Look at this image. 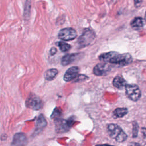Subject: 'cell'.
<instances>
[{"instance_id":"cell-16","label":"cell","mask_w":146,"mask_h":146,"mask_svg":"<svg viewBox=\"0 0 146 146\" xmlns=\"http://www.w3.org/2000/svg\"><path fill=\"white\" fill-rule=\"evenodd\" d=\"M128 113V110L127 108L121 107L117 108L113 112V115L115 118H121L126 115Z\"/></svg>"},{"instance_id":"cell-22","label":"cell","mask_w":146,"mask_h":146,"mask_svg":"<svg viewBox=\"0 0 146 146\" xmlns=\"http://www.w3.org/2000/svg\"><path fill=\"white\" fill-rule=\"evenodd\" d=\"M56 51H57V49H56V48H55V47H52V48H51L50 51L51 55H55V54H56Z\"/></svg>"},{"instance_id":"cell-6","label":"cell","mask_w":146,"mask_h":146,"mask_svg":"<svg viewBox=\"0 0 146 146\" xmlns=\"http://www.w3.org/2000/svg\"><path fill=\"white\" fill-rule=\"evenodd\" d=\"M125 87L126 94L131 100L136 102L140 99L141 96V91L136 84H126Z\"/></svg>"},{"instance_id":"cell-10","label":"cell","mask_w":146,"mask_h":146,"mask_svg":"<svg viewBox=\"0 0 146 146\" xmlns=\"http://www.w3.org/2000/svg\"><path fill=\"white\" fill-rule=\"evenodd\" d=\"M47 121L43 114H40L37 118L36 121V126L34 131V135H37L38 133L41 132L44 128L47 126Z\"/></svg>"},{"instance_id":"cell-26","label":"cell","mask_w":146,"mask_h":146,"mask_svg":"<svg viewBox=\"0 0 146 146\" xmlns=\"http://www.w3.org/2000/svg\"><path fill=\"white\" fill-rule=\"evenodd\" d=\"M145 146H146V145H145Z\"/></svg>"},{"instance_id":"cell-2","label":"cell","mask_w":146,"mask_h":146,"mask_svg":"<svg viewBox=\"0 0 146 146\" xmlns=\"http://www.w3.org/2000/svg\"><path fill=\"white\" fill-rule=\"evenodd\" d=\"M108 135L117 142L121 143L127 139V135L121 128L116 124H109L107 125Z\"/></svg>"},{"instance_id":"cell-13","label":"cell","mask_w":146,"mask_h":146,"mask_svg":"<svg viewBox=\"0 0 146 146\" xmlns=\"http://www.w3.org/2000/svg\"><path fill=\"white\" fill-rule=\"evenodd\" d=\"M130 25L131 27L135 30H139L141 29L144 26V21L141 17H135L131 22Z\"/></svg>"},{"instance_id":"cell-19","label":"cell","mask_w":146,"mask_h":146,"mask_svg":"<svg viewBox=\"0 0 146 146\" xmlns=\"http://www.w3.org/2000/svg\"><path fill=\"white\" fill-rule=\"evenodd\" d=\"M62 116V110L60 108H55L53 112L52 113L51 115V118L53 119L54 120L58 119L60 118V116Z\"/></svg>"},{"instance_id":"cell-5","label":"cell","mask_w":146,"mask_h":146,"mask_svg":"<svg viewBox=\"0 0 146 146\" xmlns=\"http://www.w3.org/2000/svg\"><path fill=\"white\" fill-rule=\"evenodd\" d=\"M25 104L27 108L33 110H39L43 106L41 99L34 94H31L27 98Z\"/></svg>"},{"instance_id":"cell-9","label":"cell","mask_w":146,"mask_h":146,"mask_svg":"<svg viewBox=\"0 0 146 146\" xmlns=\"http://www.w3.org/2000/svg\"><path fill=\"white\" fill-rule=\"evenodd\" d=\"M27 144V139L26 135L22 132L15 133L13 138L11 146H26Z\"/></svg>"},{"instance_id":"cell-8","label":"cell","mask_w":146,"mask_h":146,"mask_svg":"<svg viewBox=\"0 0 146 146\" xmlns=\"http://www.w3.org/2000/svg\"><path fill=\"white\" fill-rule=\"evenodd\" d=\"M111 69V66L107 63L102 62L97 64L93 68V72L96 76L106 75Z\"/></svg>"},{"instance_id":"cell-18","label":"cell","mask_w":146,"mask_h":146,"mask_svg":"<svg viewBox=\"0 0 146 146\" xmlns=\"http://www.w3.org/2000/svg\"><path fill=\"white\" fill-rule=\"evenodd\" d=\"M56 44L59 47L60 51H62V52H66L68 51L71 48L70 44L63 42H59L57 43Z\"/></svg>"},{"instance_id":"cell-11","label":"cell","mask_w":146,"mask_h":146,"mask_svg":"<svg viewBox=\"0 0 146 146\" xmlns=\"http://www.w3.org/2000/svg\"><path fill=\"white\" fill-rule=\"evenodd\" d=\"M79 68L76 66H74L69 68L64 75L63 79L66 82H70L75 79L78 76Z\"/></svg>"},{"instance_id":"cell-4","label":"cell","mask_w":146,"mask_h":146,"mask_svg":"<svg viewBox=\"0 0 146 146\" xmlns=\"http://www.w3.org/2000/svg\"><path fill=\"white\" fill-rule=\"evenodd\" d=\"M54 123L56 132L61 133L68 132L70 128L73 125L74 121L71 117L69 118L68 120L59 118L55 120Z\"/></svg>"},{"instance_id":"cell-17","label":"cell","mask_w":146,"mask_h":146,"mask_svg":"<svg viewBox=\"0 0 146 146\" xmlns=\"http://www.w3.org/2000/svg\"><path fill=\"white\" fill-rule=\"evenodd\" d=\"M31 0H26L24 7V11H23V17L25 19H27L30 17V10H31Z\"/></svg>"},{"instance_id":"cell-23","label":"cell","mask_w":146,"mask_h":146,"mask_svg":"<svg viewBox=\"0 0 146 146\" xmlns=\"http://www.w3.org/2000/svg\"><path fill=\"white\" fill-rule=\"evenodd\" d=\"M128 146H141L139 143L136 142H131L128 144Z\"/></svg>"},{"instance_id":"cell-25","label":"cell","mask_w":146,"mask_h":146,"mask_svg":"<svg viewBox=\"0 0 146 146\" xmlns=\"http://www.w3.org/2000/svg\"><path fill=\"white\" fill-rule=\"evenodd\" d=\"M145 22H146V12H145Z\"/></svg>"},{"instance_id":"cell-12","label":"cell","mask_w":146,"mask_h":146,"mask_svg":"<svg viewBox=\"0 0 146 146\" xmlns=\"http://www.w3.org/2000/svg\"><path fill=\"white\" fill-rule=\"evenodd\" d=\"M80 54L79 53L75 54H67L64 55L61 59V64L62 66H67L72 63L75 60H76L78 58H79Z\"/></svg>"},{"instance_id":"cell-21","label":"cell","mask_w":146,"mask_h":146,"mask_svg":"<svg viewBox=\"0 0 146 146\" xmlns=\"http://www.w3.org/2000/svg\"><path fill=\"white\" fill-rule=\"evenodd\" d=\"M142 2H143V0H134L135 6L137 8L139 7L141 5Z\"/></svg>"},{"instance_id":"cell-7","label":"cell","mask_w":146,"mask_h":146,"mask_svg":"<svg viewBox=\"0 0 146 146\" xmlns=\"http://www.w3.org/2000/svg\"><path fill=\"white\" fill-rule=\"evenodd\" d=\"M77 33L76 30L71 27L64 28L59 31L58 33V38L63 40H71L76 38Z\"/></svg>"},{"instance_id":"cell-1","label":"cell","mask_w":146,"mask_h":146,"mask_svg":"<svg viewBox=\"0 0 146 146\" xmlns=\"http://www.w3.org/2000/svg\"><path fill=\"white\" fill-rule=\"evenodd\" d=\"M99 59L104 63H110L119 66H124L130 64L132 61V56L128 54H119L116 52H108L99 56Z\"/></svg>"},{"instance_id":"cell-24","label":"cell","mask_w":146,"mask_h":146,"mask_svg":"<svg viewBox=\"0 0 146 146\" xmlns=\"http://www.w3.org/2000/svg\"><path fill=\"white\" fill-rule=\"evenodd\" d=\"M96 146H113V145H110V144H98V145H96Z\"/></svg>"},{"instance_id":"cell-14","label":"cell","mask_w":146,"mask_h":146,"mask_svg":"<svg viewBox=\"0 0 146 146\" xmlns=\"http://www.w3.org/2000/svg\"><path fill=\"white\" fill-rule=\"evenodd\" d=\"M126 82L121 76H116L113 80V85L118 89H121L126 86Z\"/></svg>"},{"instance_id":"cell-3","label":"cell","mask_w":146,"mask_h":146,"mask_svg":"<svg viewBox=\"0 0 146 146\" xmlns=\"http://www.w3.org/2000/svg\"><path fill=\"white\" fill-rule=\"evenodd\" d=\"M95 38V32L89 29H86L79 37L77 43L79 48L85 47L90 44Z\"/></svg>"},{"instance_id":"cell-20","label":"cell","mask_w":146,"mask_h":146,"mask_svg":"<svg viewBox=\"0 0 146 146\" xmlns=\"http://www.w3.org/2000/svg\"><path fill=\"white\" fill-rule=\"evenodd\" d=\"M133 129H132V136L133 137H136L138 135L139 125L136 121L133 122Z\"/></svg>"},{"instance_id":"cell-15","label":"cell","mask_w":146,"mask_h":146,"mask_svg":"<svg viewBox=\"0 0 146 146\" xmlns=\"http://www.w3.org/2000/svg\"><path fill=\"white\" fill-rule=\"evenodd\" d=\"M58 73V71L56 68H50L47 70L44 74V77L46 80L50 81L53 80Z\"/></svg>"}]
</instances>
